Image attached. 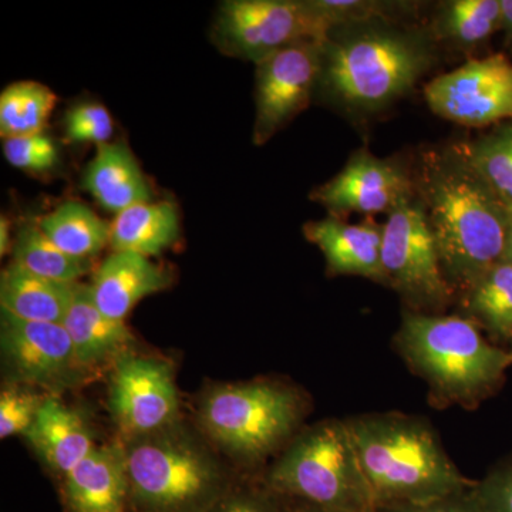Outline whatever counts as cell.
Here are the masks:
<instances>
[{"label": "cell", "mask_w": 512, "mask_h": 512, "mask_svg": "<svg viewBox=\"0 0 512 512\" xmlns=\"http://www.w3.org/2000/svg\"><path fill=\"white\" fill-rule=\"evenodd\" d=\"M501 30H504L505 42L512 49V0H501Z\"/></svg>", "instance_id": "35"}, {"label": "cell", "mask_w": 512, "mask_h": 512, "mask_svg": "<svg viewBox=\"0 0 512 512\" xmlns=\"http://www.w3.org/2000/svg\"><path fill=\"white\" fill-rule=\"evenodd\" d=\"M62 325L69 333L79 369H90L123 355L133 340L126 323L97 308L90 285L76 282Z\"/></svg>", "instance_id": "19"}, {"label": "cell", "mask_w": 512, "mask_h": 512, "mask_svg": "<svg viewBox=\"0 0 512 512\" xmlns=\"http://www.w3.org/2000/svg\"><path fill=\"white\" fill-rule=\"evenodd\" d=\"M62 503L66 512H131L123 446L94 447L63 478Z\"/></svg>", "instance_id": "16"}, {"label": "cell", "mask_w": 512, "mask_h": 512, "mask_svg": "<svg viewBox=\"0 0 512 512\" xmlns=\"http://www.w3.org/2000/svg\"><path fill=\"white\" fill-rule=\"evenodd\" d=\"M73 286L33 274L12 261L0 275V308L16 318L62 325Z\"/></svg>", "instance_id": "21"}, {"label": "cell", "mask_w": 512, "mask_h": 512, "mask_svg": "<svg viewBox=\"0 0 512 512\" xmlns=\"http://www.w3.org/2000/svg\"><path fill=\"white\" fill-rule=\"evenodd\" d=\"M305 237L325 256L330 275L362 276L387 286L382 265L383 225L349 224L330 215L303 227Z\"/></svg>", "instance_id": "15"}, {"label": "cell", "mask_w": 512, "mask_h": 512, "mask_svg": "<svg viewBox=\"0 0 512 512\" xmlns=\"http://www.w3.org/2000/svg\"><path fill=\"white\" fill-rule=\"evenodd\" d=\"M13 262L33 274L63 284H76L93 268L90 259L74 258L62 251L33 222L19 229L13 245Z\"/></svg>", "instance_id": "26"}, {"label": "cell", "mask_w": 512, "mask_h": 512, "mask_svg": "<svg viewBox=\"0 0 512 512\" xmlns=\"http://www.w3.org/2000/svg\"><path fill=\"white\" fill-rule=\"evenodd\" d=\"M471 488L447 495L439 500L429 501V503L399 505V507L387 508L382 512H483Z\"/></svg>", "instance_id": "34"}, {"label": "cell", "mask_w": 512, "mask_h": 512, "mask_svg": "<svg viewBox=\"0 0 512 512\" xmlns=\"http://www.w3.org/2000/svg\"><path fill=\"white\" fill-rule=\"evenodd\" d=\"M64 133L72 143L101 144L110 143L114 124L106 107L97 103H83L70 107L63 120Z\"/></svg>", "instance_id": "31"}, {"label": "cell", "mask_w": 512, "mask_h": 512, "mask_svg": "<svg viewBox=\"0 0 512 512\" xmlns=\"http://www.w3.org/2000/svg\"><path fill=\"white\" fill-rule=\"evenodd\" d=\"M3 154L10 165L30 173H45L59 163V148L45 133L6 138Z\"/></svg>", "instance_id": "30"}, {"label": "cell", "mask_w": 512, "mask_h": 512, "mask_svg": "<svg viewBox=\"0 0 512 512\" xmlns=\"http://www.w3.org/2000/svg\"><path fill=\"white\" fill-rule=\"evenodd\" d=\"M394 348L440 406L476 409L505 382L512 356L467 316L403 311Z\"/></svg>", "instance_id": "4"}, {"label": "cell", "mask_w": 512, "mask_h": 512, "mask_svg": "<svg viewBox=\"0 0 512 512\" xmlns=\"http://www.w3.org/2000/svg\"><path fill=\"white\" fill-rule=\"evenodd\" d=\"M471 491L483 512H512V453L474 481Z\"/></svg>", "instance_id": "33"}, {"label": "cell", "mask_w": 512, "mask_h": 512, "mask_svg": "<svg viewBox=\"0 0 512 512\" xmlns=\"http://www.w3.org/2000/svg\"><path fill=\"white\" fill-rule=\"evenodd\" d=\"M382 265L387 286L407 311L444 315L456 295L448 285L423 205L416 195L387 215Z\"/></svg>", "instance_id": "9"}, {"label": "cell", "mask_w": 512, "mask_h": 512, "mask_svg": "<svg viewBox=\"0 0 512 512\" xmlns=\"http://www.w3.org/2000/svg\"><path fill=\"white\" fill-rule=\"evenodd\" d=\"M56 101V94L45 84L30 80L10 84L0 94V134L3 140L45 133Z\"/></svg>", "instance_id": "27"}, {"label": "cell", "mask_w": 512, "mask_h": 512, "mask_svg": "<svg viewBox=\"0 0 512 512\" xmlns=\"http://www.w3.org/2000/svg\"><path fill=\"white\" fill-rule=\"evenodd\" d=\"M46 397L29 390L8 387L0 393V439L26 436L35 424Z\"/></svg>", "instance_id": "32"}, {"label": "cell", "mask_w": 512, "mask_h": 512, "mask_svg": "<svg viewBox=\"0 0 512 512\" xmlns=\"http://www.w3.org/2000/svg\"><path fill=\"white\" fill-rule=\"evenodd\" d=\"M173 279L163 266L134 252H113L101 262L90 284L97 308L124 322L141 299L167 289Z\"/></svg>", "instance_id": "17"}, {"label": "cell", "mask_w": 512, "mask_h": 512, "mask_svg": "<svg viewBox=\"0 0 512 512\" xmlns=\"http://www.w3.org/2000/svg\"><path fill=\"white\" fill-rule=\"evenodd\" d=\"M123 448L131 512H207L235 481L177 421Z\"/></svg>", "instance_id": "5"}, {"label": "cell", "mask_w": 512, "mask_h": 512, "mask_svg": "<svg viewBox=\"0 0 512 512\" xmlns=\"http://www.w3.org/2000/svg\"><path fill=\"white\" fill-rule=\"evenodd\" d=\"M305 396L289 384L255 380L214 387L201 402L202 429L229 456L256 464L301 430Z\"/></svg>", "instance_id": "7"}, {"label": "cell", "mask_w": 512, "mask_h": 512, "mask_svg": "<svg viewBox=\"0 0 512 512\" xmlns=\"http://www.w3.org/2000/svg\"><path fill=\"white\" fill-rule=\"evenodd\" d=\"M207 512H298V508L261 477L235 480Z\"/></svg>", "instance_id": "29"}, {"label": "cell", "mask_w": 512, "mask_h": 512, "mask_svg": "<svg viewBox=\"0 0 512 512\" xmlns=\"http://www.w3.org/2000/svg\"><path fill=\"white\" fill-rule=\"evenodd\" d=\"M412 170L443 274L461 301L503 262L507 208L468 160L463 143L423 151Z\"/></svg>", "instance_id": "1"}, {"label": "cell", "mask_w": 512, "mask_h": 512, "mask_svg": "<svg viewBox=\"0 0 512 512\" xmlns=\"http://www.w3.org/2000/svg\"><path fill=\"white\" fill-rule=\"evenodd\" d=\"M434 114L466 127H487L512 121V63L495 53L470 59L441 74L424 89Z\"/></svg>", "instance_id": "10"}, {"label": "cell", "mask_w": 512, "mask_h": 512, "mask_svg": "<svg viewBox=\"0 0 512 512\" xmlns=\"http://www.w3.org/2000/svg\"><path fill=\"white\" fill-rule=\"evenodd\" d=\"M345 421L377 510L429 503L473 487L426 417L375 412Z\"/></svg>", "instance_id": "3"}, {"label": "cell", "mask_w": 512, "mask_h": 512, "mask_svg": "<svg viewBox=\"0 0 512 512\" xmlns=\"http://www.w3.org/2000/svg\"><path fill=\"white\" fill-rule=\"evenodd\" d=\"M12 241H10V222L8 218L0 220V255L8 254Z\"/></svg>", "instance_id": "37"}, {"label": "cell", "mask_w": 512, "mask_h": 512, "mask_svg": "<svg viewBox=\"0 0 512 512\" xmlns=\"http://www.w3.org/2000/svg\"><path fill=\"white\" fill-rule=\"evenodd\" d=\"M414 198L412 165L359 150L338 175L312 192V200L333 217L376 215L396 210Z\"/></svg>", "instance_id": "13"}, {"label": "cell", "mask_w": 512, "mask_h": 512, "mask_svg": "<svg viewBox=\"0 0 512 512\" xmlns=\"http://www.w3.org/2000/svg\"><path fill=\"white\" fill-rule=\"evenodd\" d=\"M180 214L170 201L143 202L116 215L110 224L114 252L156 256L180 238Z\"/></svg>", "instance_id": "22"}, {"label": "cell", "mask_w": 512, "mask_h": 512, "mask_svg": "<svg viewBox=\"0 0 512 512\" xmlns=\"http://www.w3.org/2000/svg\"><path fill=\"white\" fill-rule=\"evenodd\" d=\"M3 372L12 382L53 387L79 370L72 340L60 323L32 322L0 311Z\"/></svg>", "instance_id": "14"}, {"label": "cell", "mask_w": 512, "mask_h": 512, "mask_svg": "<svg viewBox=\"0 0 512 512\" xmlns=\"http://www.w3.org/2000/svg\"><path fill=\"white\" fill-rule=\"evenodd\" d=\"M109 409L128 437L171 426L180 409L173 369L154 357L123 353L114 363Z\"/></svg>", "instance_id": "12"}, {"label": "cell", "mask_w": 512, "mask_h": 512, "mask_svg": "<svg viewBox=\"0 0 512 512\" xmlns=\"http://www.w3.org/2000/svg\"><path fill=\"white\" fill-rule=\"evenodd\" d=\"M298 508V507H296ZM298 512H350V511H326V510H315V508H298ZM363 512H382L379 510L376 511H363Z\"/></svg>", "instance_id": "38"}, {"label": "cell", "mask_w": 512, "mask_h": 512, "mask_svg": "<svg viewBox=\"0 0 512 512\" xmlns=\"http://www.w3.org/2000/svg\"><path fill=\"white\" fill-rule=\"evenodd\" d=\"M505 208H507V232H505L503 262L512 264V205L505 204Z\"/></svg>", "instance_id": "36"}, {"label": "cell", "mask_w": 512, "mask_h": 512, "mask_svg": "<svg viewBox=\"0 0 512 512\" xmlns=\"http://www.w3.org/2000/svg\"><path fill=\"white\" fill-rule=\"evenodd\" d=\"M25 439L49 470L62 478L96 447L86 420L55 397H46Z\"/></svg>", "instance_id": "18"}, {"label": "cell", "mask_w": 512, "mask_h": 512, "mask_svg": "<svg viewBox=\"0 0 512 512\" xmlns=\"http://www.w3.org/2000/svg\"><path fill=\"white\" fill-rule=\"evenodd\" d=\"M511 356H512V349L510 350Z\"/></svg>", "instance_id": "39"}, {"label": "cell", "mask_w": 512, "mask_h": 512, "mask_svg": "<svg viewBox=\"0 0 512 512\" xmlns=\"http://www.w3.org/2000/svg\"><path fill=\"white\" fill-rule=\"evenodd\" d=\"M473 319L494 339L512 340V264L500 262L460 301Z\"/></svg>", "instance_id": "25"}, {"label": "cell", "mask_w": 512, "mask_h": 512, "mask_svg": "<svg viewBox=\"0 0 512 512\" xmlns=\"http://www.w3.org/2000/svg\"><path fill=\"white\" fill-rule=\"evenodd\" d=\"M322 47L298 43L255 63V146H264L309 106L322 74Z\"/></svg>", "instance_id": "11"}, {"label": "cell", "mask_w": 512, "mask_h": 512, "mask_svg": "<svg viewBox=\"0 0 512 512\" xmlns=\"http://www.w3.org/2000/svg\"><path fill=\"white\" fill-rule=\"evenodd\" d=\"M468 160L504 204L512 205V121L463 143Z\"/></svg>", "instance_id": "28"}, {"label": "cell", "mask_w": 512, "mask_h": 512, "mask_svg": "<svg viewBox=\"0 0 512 512\" xmlns=\"http://www.w3.org/2000/svg\"><path fill=\"white\" fill-rule=\"evenodd\" d=\"M427 28L437 45L457 52H471L501 30V0L440 3Z\"/></svg>", "instance_id": "23"}, {"label": "cell", "mask_w": 512, "mask_h": 512, "mask_svg": "<svg viewBox=\"0 0 512 512\" xmlns=\"http://www.w3.org/2000/svg\"><path fill=\"white\" fill-rule=\"evenodd\" d=\"M47 238L66 254L92 259L110 244V224L79 201L63 202L37 222Z\"/></svg>", "instance_id": "24"}, {"label": "cell", "mask_w": 512, "mask_h": 512, "mask_svg": "<svg viewBox=\"0 0 512 512\" xmlns=\"http://www.w3.org/2000/svg\"><path fill=\"white\" fill-rule=\"evenodd\" d=\"M83 188L106 211L120 214L133 205L150 202V184L127 144H101L83 173Z\"/></svg>", "instance_id": "20"}, {"label": "cell", "mask_w": 512, "mask_h": 512, "mask_svg": "<svg viewBox=\"0 0 512 512\" xmlns=\"http://www.w3.org/2000/svg\"><path fill=\"white\" fill-rule=\"evenodd\" d=\"M338 26L318 0H227L212 26V40L224 55L258 62L298 45H325Z\"/></svg>", "instance_id": "8"}, {"label": "cell", "mask_w": 512, "mask_h": 512, "mask_svg": "<svg viewBox=\"0 0 512 512\" xmlns=\"http://www.w3.org/2000/svg\"><path fill=\"white\" fill-rule=\"evenodd\" d=\"M437 59L429 28L409 20L345 23L322 47L319 86L340 109L372 114L412 92Z\"/></svg>", "instance_id": "2"}, {"label": "cell", "mask_w": 512, "mask_h": 512, "mask_svg": "<svg viewBox=\"0 0 512 512\" xmlns=\"http://www.w3.org/2000/svg\"><path fill=\"white\" fill-rule=\"evenodd\" d=\"M262 478L298 508L377 510L345 419L299 430Z\"/></svg>", "instance_id": "6"}]
</instances>
